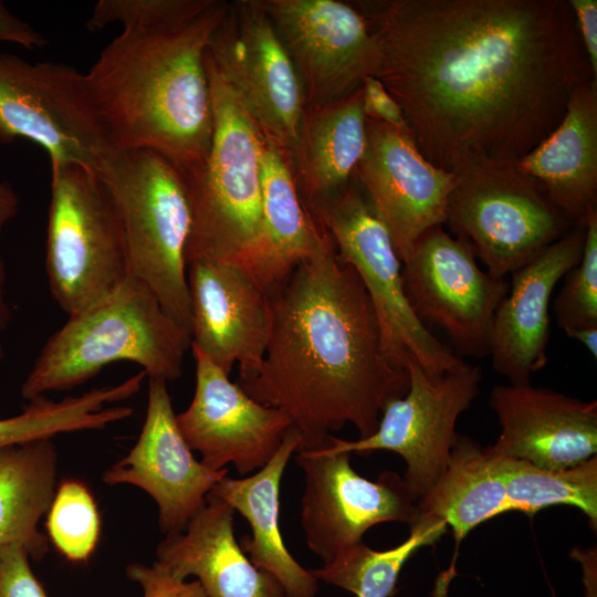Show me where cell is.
I'll list each match as a JSON object with an SVG mask.
<instances>
[{
    "instance_id": "ba28073f",
    "label": "cell",
    "mask_w": 597,
    "mask_h": 597,
    "mask_svg": "<svg viewBox=\"0 0 597 597\" xmlns=\"http://www.w3.org/2000/svg\"><path fill=\"white\" fill-rule=\"evenodd\" d=\"M306 207V206H305ZM339 258L359 276L375 311L385 352L406 368L409 357L438 377L464 364L417 317L404 287L402 263L390 233L355 178L341 192L306 207Z\"/></svg>"
},
{
    "instance_id": "cb8c5ba5",
    "label": "cell",
    "mask_w": 597,
    "mask_h": 597,
    "mask_svg": "<svg viewBox=\"0 0 597 597\" xmlns=\"http://www.w3.org/2000/svg\"><path fill=\"white\" fill-rule=\"evenodd\" d=\"M302 443L292 426L270 461L250 476H224L209 492L240 513L250 524L251 535L239 545L260 569L272 574L286 597H316L317 579L287 551L279 526L281 480L287 462Z\"/></svg>"
},
{
    "instance_id": "52a82bcc",
    "label": "cell",
    "mask_w": 597,
    "mask_h": 597,
    "mask_svg": "<svg viewBox=\"0 0 597 597\" xmlns=\"http://www.w3.org/2000/svg\"><path fill=\"white\" fill-rule=\"evenodd\" d=\"M45 270L59 306L75 315L115 291L129 275L123 222L96 172L51 165Z\"/></svg>"
},
{
    "instance_id": "74e56055",
    "label": "cell",
    "mask_w": 597,
    "mask_h": 597,
    "mask_svg": "<svg viewBox=\"0 0 597 597\" xmlns=\"http://www.w3.org/2000/svg\"><path fill=\"white\" fill-rule=\"evenodd\" d=\"M20 199L13 187L0 179V234L4 227L17 216ZM11 317V312L6 297V271L0 254V360L3 358L1 333L6 329Z\"/></svg>"
},
{
    "instance_id": "d4e9b609",
    "label": "cell",
    "mask_w": 597,
    "mask_h": 597,
    "mask_svg": "<svg viewBox=\"0 0 597 597\" xmlns=\"http://www.w3.org/2000/svg\"><path fill=\"white\" fill-rule=\"evenodd\" d=\"M261 230L249 272L269 293L313 254L324 230L303 203L291 158L262 134Z\"/></svg>"
},
{
    "instance_id": "5bb4252c",
    "label": "cell",
    "mask_w": 597,
    "mask_h": 597,
    "mask_svg": "<svg viewBox=\"0 0 597 597\" xmlns=\"http://www.w3.org/2000/svg\"><path fill=\"white\" fill-rule=\"evenodd\" d=\"M295 453L304 472L301 524L308 548L323 565L362 543L374 525H410L416 520L417 501L396 472L385 470L368 480L354 470L349 452H331L323 444Z\"/></svg>"
},
{
    "instance_id": "7402d4cb",
    "label": "cell",
    "mask_w": 597,
    "mask_h": 597,
    "mask_svg": "<svg viewBox=\"0 0 597 597\" xmlns=\"http://www.w3.org/2000/svg\"><path fill=\"white\" fill-rule=\"evenodd\" d=\"M233 516L229 504L208 494L186 530L158 544L157 562L177 578L196 576L207 597H286L281 583L242 551Z\"/></svg>"
},
{
    "instance_id": "8992f818",
    "label": "cell",
    "mask_w": 597,
    "mask_h": 597,
    "mask_svg": "<svg viewBox=\"0 0 597 597\" xmlns=\"http://www.w3.org/2000/svg\"><path fill=\"white\" fill-rule=\"evenodd\" d=\"M97 175L117 206L129 273L191 335L186 247L191 210L185 179L165 157L144 149L112 148Z\"/></svg>"
},
{
    "instance_id": "f35d334b",
    "label": "cell",
    "mask_w": 597,
    "mask_h": 597,
    "mask_svg": "<svg viewBox=\"0 0 597 597\" xmlns=\"http://www.w3.org/2000/svg\"><path fill=\"white\" fill-rule=\"evenodd\" d=\"M593 74L597 77V1L568 0Z\"/></svg>"
},
{
    "instance_id": "ffe728a7",
    "label": "cell",
    "mask_w": 597,
    "mask_h": 597,
    "mask_svg": "<svg viewBox=\"0 0 597 597\" xmlns=\"http://www.w3.org/2000/svg\"><path fill=\"white\" fill-rule=\"evenodd\" d=\"M490 406L501 432L488 450L548 470L582 463L597 453V401H584L531 384L496 385Z\"/></svg>"
},
{
    "instance_id": "44dd1931",
    "label": "cell",
    "mask_w": 597,
    "mask_h": 597,
    "mask_svg": "<svg viewBox=\"0 0 597 597\" xmlns=\"http://www.w3.org/2000/svg\"><path fill=\"white\" fill-rule=\"evenodd\" d=\"M584 244L585 221L511 274L507 294L494 315L489 354L492 368L509 384H531L532 375L546 365L552 295L580 261Z\"/></svg>"
},
{
    "instance_id": "4dcf8cb0",
    "label": "cell",
    "mask_w": 597,
    "mask_h": 597,
    "mask_svg": "<svg viewBox=\"0 0 597 597\" xmlns=\"http://www.w3.org/2000/svg\"><path fill=\"white\" fill-rule=\"evenodd\" d=\"M96 410L94 398L86 392L59 401L35 397L19 415L0 419V451L59 433L94 430L100 421Z\"/></svg>"
},
{
    "instance_id": "3957f363",
    "label": "cell",
    "mask_w": 597,
    "mask_h": 597,
    "mask_svg": "<svg viewBox=\"0 0 597 597\" xmlns=\"http://www.w3.org/2000/svg\"><path fill=\"white\" fill-rule=\"evenodd\" d=\"M227 7L214 0L167 32L123 31L102 50L85 80L113 148L157 153L181 174L203 163L213 132L205 55Z\"/></svg>"
},
{
    "instance_id": "9a60e30c",
    "label": "cell",
    "mask_w": 597,
    "mask_h": 597,
    "mask_svg": "<svg viewBox=\"0 0 597 597\" xmlns=\"http://www.w3.org/2000/svg\"><path fill=\"white\" fill-rule=\"evenodd\" d=\"M300 77L305 105L327 104L375 73L376 41L355 4L338 0H260Z\"/></svg>"
},
{
    "instance_id": "b9f144b4",
    "label": "cell",
    "mask_w": 597,
    "mask_h": 597,
    "mask_svg": "<svg viewBox=\"0 0 597 597\" xmlns=\"http://www.w3.org/2000/svg\"><path fill=\"white\" fill-rule=\"evenodd\" d=\"M564 332L569 338L584 345L594 359L597 358V327L572 328Z\"/></svg>"
},
{
    "instance_id": "8fae6325",
    "label": "cell",
    "mask_w": 597,
    "mask_h": 597,
    "mask_svg": "<svg viewBox=\"0 0 597 597\" xmlns=\"http://www.w3.org/2000/svg\"><path fill=\"white\" fill-rule=\"evenodd\" d=\"M406 368L408 390L385 406L373 434L354 441L331 436L323 447L331 452L399 454L406 463L404 482L418 501L443 474L458 437L457 420L478 397L483 374L479 366L464 363L432 377L412 357Z\"/></svg>"
},
{
    "instance_id": "e575fe53",
    "label": "cell",
    "mask_w": 597,
    "mask_h": 597,
    "mask_svg": "<svg viewBox=\"0 0 597 597\" xmlns=\"http://www.w3.org/2000/svg\"><path fill=\"white\" fill-rule=\"evenodd\" d=\"M0 597H48L19 545L0 546Z\"/></svg>"
},
{
    "instance_id": "603a6c76",
    "label": "cell",
    "mask_w": 597,
    "mask_h": 597,
    "mask_svg": "<svg viewBox=\"0 0 597 597\" xmlns=\"http://www.w3.org/2000/svg\"><path fill=\"white\" fill-rule=\"evenodd\" d=\"M544 188L574 222L597 208V81L572 92L556 128L514 164Z\"/></svg>"
},
{
    "instance_id": "30bf717a",
    "label": "cell",
    "mask_w": 597,
    "mask_h": 597,
    "mask_svg": "<svg viewBox=\"0 0 597 597\" xmlns=\"http://www.w3.org/2000/svg\"><path fill=\"white\" fill-rule=\"evenodd\" d=\"M31 140L53 164L97 174L113 148L88 93L85 74L56 62L0 53V144Z\"/></svg>"
},
{
    "instance_id": "6da1fadb",
    "label": "cell",
    "mask_w": 597,
    "mask_h": 597,
    "mask_svg": "<svg viewBox=\"0 0 597 597\" xmlns=\"http://www.w3.org/2000/svg\"><path fill=\"white\" fill-rule=\"evenodd\" d=\"M374 73L434 166L514 165L596 80L568 0H380L355 4Z\"/></svg>"
},
{
    "instance_id": "7c38bea8",
    "label": "cell",
    "mask_w": 597,
    "mask_h": 597,
    "mask_svg": "<svg viewBox=\"0 0 597 597\" xmlns=\"http://www.w3.org/2000/svg\"><path fill=\"white\" fill-rule=\"evenodd\" d=\"M206 55L261 133L291 158L305 98L295 67L260 0L228 2Z\"/></svg>"
},
{
    "instance_id": "e0dca14e",
    "label": "cell",
    "mask_w": 597,
    "mask_h": 597,
    "mask_svg": "<svg viewBox=\"0 0 597 597\" xmlns=\"http://www.w3.org/2000/svg\"><path fill=\"white\" fill-rule=\"evenodd\" d=\"M190 350L196 362V390L189 407L176 415L182 437L212 470L229 463L241 476L260 470L292 427L290 416L258 402L207 356Z\"/></svg>"
},
{
    "instance_id": "9c48e42d",
    "label": "cell",
    "mask_w": 597,
    "mask_h": 597,
    "mask_svg": "<svg viewBox=\"0 0 597 597\" xmlns=\"http://www.w3.org/2000/svg\"><path fill=\"white\" fill-rule=\"evenodd\" d=\"M444 223L489 273L506 279L577 222L552 201L540 182L507 165L458 175Z\"/></svg>"
},
{
    "instance_id": "4316f807",
    "label": "cell",
    "mask_w": 597,
    "mask_h": 597,
    "mask_svg": "<svg viewBox=\"0 0 597 597\" xmlns=\"http://www.w3.org/2000/svg\"><path fill=\"white\" fill-rule=\"evenodd\" d=\"M507 512L511 507L494 455L458 434L443 474L417 501V515L450 526L458 545L478 525Z\"/></svg>"
},
{
    "instance_id": "1f68e13d",
    "label": "cell",
    "mask_w": 597,
    "mask_h": 597,
    "mask_svg": "<svg viewBox=\"0 0 597 597\" xmlns=\"http://www.w3.org/2000/svg\"><path fill=\"white\" fill-rule=\"evenodd\" d=\"M46 528L56 549L71 562L86 561L94 552L101 521L87 486L64 480L56 488L48 511Z\"/></svg>"
},
{
    "instance_id": "4fadbf2b",
    "label": "cell",
    "mask_w": 597,
    "mask_h": 597,
    "mask_svg": "<svg viewBox=\"0 0 597 597\" xmlns=\"http://www.w3.org/2000/svg\"><path fill=\"white\" fill-rule=\"evenodd\" d=\"M407 300L426 323L443 329L467 356L490 354L495 312L509 282L482 271L471 249L442 226L423 232L402 263Z\"/></svg>"
},
{
    "instance_id": "83f0119b",
    "label": "cell",
    "mask_w": 597,
    "mask_h": 597,
    "mask_svg": "<svg viewBox=\"0 0 597 597\" xmlns=\"http://www.w3.org/2000/svg\"><path fill=\"white\" fill-rule=\"evenodd\" d=\"M57 452L51 439L8 447L0 451V546L19 545L39 561L48 537L39 531L55 491Z\"/></svg>"
},
{
    "instance_id": "8d00e7d4",
    "label": "cell",
    "mask_w": 597,
    "mask_h": 597,
    "mask_svg": "<svg viewBox=\"0 0 597 597\" xmlns=\"http://www.w3.org/2000/svg\"><path fill=\"white\" fill-rule=\"evenodd\" d=\"M362 95L366 118L411 133L401 107L376 76L369 75L364 78Z\"/></svg>"
},
{
    "instance_id": "ac0fdd59",
    "label": "cell",
    "mask_w": 597,
    "mask_h": 597,
    "mask_svg": "<svg viewBox=\"0 0 597 597\" xmlns=\"http://www.w3.org/2000/svg\"><path fill=\"white\" fill-rule=\"evenodd\" d=\"M228 469L212 470L198 461L177 425L166 381L149 378L145 421L126 457L109 467L104 483H127L147 492L158 505L166 535L181 533L206 505L207 495Z\"/></svg>"
},
{
    "instance_id": "484cf974",
    "label": "cell",
    "mask_w": 597,
    "mask_h": 597,
    "mask_svg": "<svg viewBox=\"0 0 597 597\" xmlns=\"http://www.w3.org/2000/svg\"><path fill=\"white\" fill-rule=\"evenodd\" d=\"M366 145L362 87L341 100L306 106L291 164L307 207L344 190Z\"/></svg>"
},
{
    "instance_id": "f546056e",
    "label": "cell",
    "mask_w": 597,
    "mask_h": 597,
    "mask_svg": "<svg viewBox=\"0 0 597 597\" xmlns=\"http://www.w3.org/2000/svg\"><path fill=\"white\" fill-rule=\"evenodd\" d=\"M493 455L505 485L511 512L533 516L548 506L569 505L579 509L596 531V455L576 465L558 470L538 468L524 460Z\"/></svg>"
},
{
    "instance_id": "f1b7e54d",
    "label": "cell",
    "mask_w": 597,
    "mask_h": 597,
    "mask_svg": "<svg viewBox=\"0 0 597 597\" xmlns=\"http://www.w3.org/2000/svg\"><path fill=\"white\" fill-rule=\"evenodd\" d=\"M447 525L433 517L417 515L408 538L386 551L358 543L335 556L328 564L312 569V575L357 597H391L405 564L425 546L434 545Z\"/></svg>"
},
{
    "instance_id": "d6a6232c",
    "label": "cell",
    "mask_w": 597,
    "mask_h": 597,
    "mask_svg": "<svg viewBox=\"0 0 597 597\" xmlns=\"http://www.w3.org/2000/svg\"><path fill=\"white\" fill-rule=\"evenodd\" d=\"M214 0H100L86 21L96 32L113 23L123 31L161 33L182 28L200 17Z\"/></svg>"
},
{
    "instance_id": "5b68a950",
    "label": "cell",
    "mask_w": 597,
    "mask_h": 597,
    "mask_svg": "<svg viewBox=\"0 0 597 597\" xmlns=\"http://www.w3.org/2000/svg\"><path fill=\"white\" fill-rule=\"evenodd\" d=\"M213 132L203 163L181 174L190 202L186 264L231 261L248 268L261 230L262 133L207 55Z\"/></svg>"
},
{
    "instance_id": "2e32d148",
    "label": "cell",
    "mask_w": 597,
    "mask_h": 597,
    "mask_svg": "<svg viewBox=\"0 0 597 597\" xmlns=\"http://www.w3.org/2000/svg\"><path fill=\"white\" fill-rule=\"evenodd\" d=\"M355 178L388 229L404 263L419 237L446 222L458 175L431 164L410 132L366 118V145Z\"/></svg>"
},
{
    "instance_id": "d6986e66",
    "label": "cell",
    "mask_w": 597,
    "mask_h": 597,
    "mask_svg": "<svg viewBox=\"0 0 597 597\" xmlns=\"http://www.w3.org/2000/svg\"><path fill=\"white\" fill-rule=\"evenodd\" d=\"M191 307V348L228 375L261 365L271 329L269 293L243 265L193 260L187 264Z\"/></svg>"
},
{
    "instance_id": "ab89813d",
    "label": "cell",
    "mask_w": 597,
    "mask_h": 597,
    "mask_svg": "<svg viewBox=\"0 0 597 597\" xmlns=\"http://www.w3.org/2000/svg\"><path fill=\"white\" fill-rule=\"evenodd\" d=\"M0 43H12L27 50L45 46L49 40L28 22L13 14L0 1Z\"/></svg>"
},
{
    "instance_id": "836d02e7",
    "label": "cell",
    "mask_w": 597,
    "mask_h": 597,
    "mask_svg": "<svg viewBox=\"0 0 597 597\" xmlns=\"http://www.w3.org/2000/svg\"><path fill=\"white\" fill-rule=\"evenodd\" d=\"M564 277L553 304L558 326L563 331L597 327V208L585 220L582 259Z\"/></svg>"
},
{
    "instance_id": "60d3db41",
    "label": "cell",
    "mask_w": 597,
    "mask_h": 597,
    "mask_svg": "<svg viewBox=\"0 0 597 597\" xmlns=\"http://www.w3.org/2000/svg\"><path fill=\"white\" fill-rule=\"evenodd\" d=\"M572 556L582 565L586 597H596V588L593 587V582L596 583V579H593V574H596V548H574Z\"/></svg>"
},
{
    "instance_id": "d590c367",
    "label": "cell",
    "mask_w": 597,
    "mask_h": 597,
    "mask_svg": "<svg viewBox=\"0 0 597 597\" xmlns=\"http://www.w3.org/2000/svg\"><path fill=\"white\" fill-rule=\"evenodd\" d=\"M126 574L142 586L143 597H207L197 579L186 582L177 578L157 561L150 566L130 564L126 568Z\"/></svg>"
},
{
    "instance_id": "7a4b0ae2",
    "label": "cell",
    "mask_w": 597,
    "mask_h": 597,
    "mask_svg": "<svg viewBox=\"0 0 597 597\" xmlns=\"http://www.w3.org/2000/svg\"><path fill=\"white\" fill-rule=\"evenodd\" d=\"M269 298L263 360L238 385L290 416L300 449L323 444L347 423L359 439L373 434L385 406L407 392L409 376L388 358L368 294L325 230Z\"/></svg>"
},
{
    "instance_id": "277c9868",
    "label": "cell",
    "mask_w": 597,
    "mask_h": 597,
    "mask_svg": "<svg viewBox=\"0 0 597 597\" xmlns=\"http://www.w3.org/2000/svg\"><path fill=\"white\" fill-rule=\"evenodd\" d=\"M191 335L161 306L154 292L129 275L109 295L69 316L44 344L21 386L31 400L72 389L115 362L138 364L148 378L182 374Z\"/></svg>"
}]
</instances>
